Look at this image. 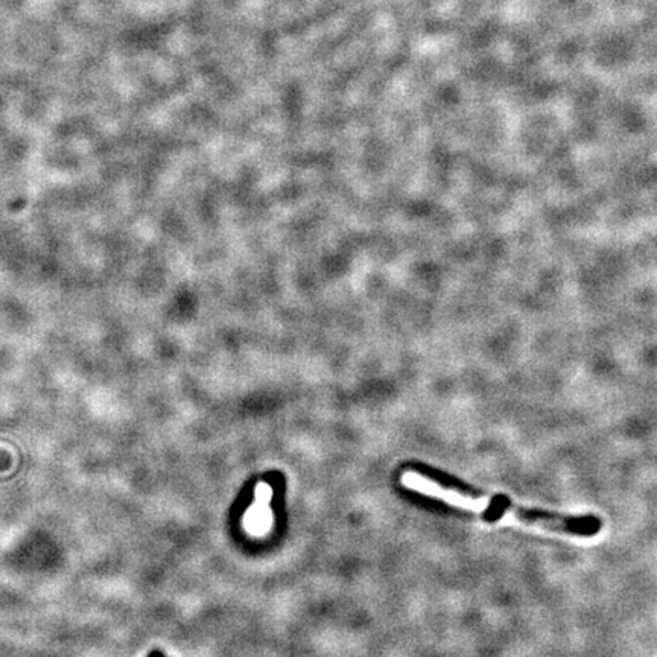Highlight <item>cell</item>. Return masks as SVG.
I'll return each mask as SVG.
<instances>
[{
  "label": "cell",
  "mask_w": 657,
  "mask_h": 657,
  "mask_svg": "<svg viewBox=\"0 0 657 657\" xmlns=\"http://www.w3.org/2000/svg\"><path fill=\"white\" fill-rule=\"evenodd\" d=\"M148 657H166L161 651H152L149 653Z\"/></svg>",
  "instance_id": "2"
},
{
  "label": "cell",
  "mask_w": 657,
  "mask_h": 657,
  "mask_svg": "<svg viewBox=\"0 0 657 657\" xmlns=\"http://www.w3.org/2000/svg\"><path fill=\"white\" fill-rule=\"evenodd\" d=\"M401 482L414 492L440 499L446 504L458 507V509L474 511L490 522L510 517L514 521L529 523V525L577 535H594L602 529V521L595 517H566V514L548 513L543 510L522 509L507 498L478 497V494L450 489V487L419 472L404 473Z\"/></svg>",
  "instance_id": "1"
}]
</instances>
